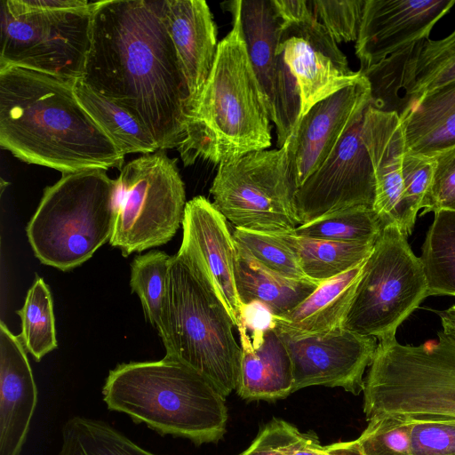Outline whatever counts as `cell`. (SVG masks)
Returning <instances> with one entry per match:
<instances>
[{
  "instance_id": "cell-1",
  "label": "cell",
  "mask_w": 455,
  "mask_h": 455,
  "mask_svg": "<svg viewBox=\"0 0 455 455\" xmlns=\"http://www.w3.org/2000/svg\"><path fill=\"white\" fill-rule=\"evenodd\" d=\"M81 80L133 116L159 149L178 148L184 140L190 94L168 31L165 0L96 2Z\"/></svg>"
},
{
  "instance_id": "cell-2",
  "label": "cell",
  "mask_w": 455,
  "mask_h": 455,
  "mask_svg": "<svg viewBox=\"0 0 455 455\" xmlns=\"http://www.w3.org/2000/svg\"><path fill=\"white\" fill-rule=\"evenodd\" d=\"M76 81L0 69V145L16 158L63 173L124 166V155L90 116Z\"/></svg>"
},
{
  "instance_id": "cell-3",
  "label": "cell",
  "mask_w": 455,
  "mask_h": 455,
  "mask_svg": "<svg viewBox=\"0 0 455 455\" xmlns=\"http://www.w3.org/2000/svg\"><path fill=\"white\" fill-rule=\"evenodd\" d=\"M228 4L232 29L219 42L178 147L186 166L197 159L220 164L271 145V120L248 56L237 3Z\"/></svg>"
},
{
  "instance_id": "cell-4",
  "label": "cell",
  "mask_w": 455,
  "mask_h": 455,
  "mask_svg": "<svg viewBox=\"0 0 455 455\" xmlns=\"http://www.w3.org/2000/svg\"><path fill=\"white\" fill-rule=\"evenodd\" d=\"M102 395L108 410L125 413L161 435L201 445L218 443L226 434L225 396L206 377L166 355L118 364L109 371Z\"/></svg>"
},
{
  "instance_id": "cell-5",
  "label": "cell",
  "mask_w": 455,
  "mask_h": 455,
  "mask_svg": "<svg viewBox=\"0 0 455 455\" xmlns=\"http://www.w3.org/2000/svg\"><path fill=\"white\" fill-rule=\"evenodd\" d=\"M159 336L166 356L206 377L226 397L235 391L241 347L227 308L178 253L172 256Z\"/></svg>"
},
{
  "instance_id": "cell-6",
  "label": "cell",
  "mask_w": 455,
  "mask_h": 455,
  "mask_svg": "<svg viewBox=\"0 0 455 455\" xmlns=\"http://www.w3.org/2000/svg\"><path fill=\"white\" fill-rule=\"evenodd\" d=\"M437 335L432 344L378 343L363 390L367 419H455V340Z\"/></svg>"
},
{
  "instance_id": "cell-7",
  "label": "cell",
  "mask_w": 455,
  "mask_h": 455,
  "mask_svg": "<svg viewBox=\"0 0 455 455\" xmlns=\"http://www.w3.org/2000/svg\"><path fill=\"white\" fill-rule=\"evenodd\" d=\"M106 171L63 173L44 188L26 228L41 263L68 271L87 261L110 240L116 182Z\"/></svg>"
},
{
  "instance_id": "cell-8",
  "label": "cell",
  "mask_w": 455,
  "mask_h": 455,
  "mask_svg": "<svg viewBox=\"0 0 455 455\" xmlns=\"http://www.w3.org/2000/svg\"><path fill=\"white\" fill-rule=\"evenodd\" d=\"M95 6L86 0H2L0 69L81 79Z\"/></svg>"
},
{
  "instance_id": "cell-9",
  "label": "cell",
  "mask_w": 455,
  "mask_h": 455,
  "mask_svg": "<svg viewBox=\"0 0 455 455\" xmlns=\"http://www.w3.org/2000/svg\"><path fill=\"white\" fill-rule=\"evenodd\" d=\"M297 190L288 139L278 149L252 151L220 164L210 193L214 206L235 228L278 235L300 225Z\"/></svg>"
},
{
  "instance_id": "cell-10",
  "label": "cell",
  "mask_w": 455,
  "mask_h": 455,
  "mask_svg": "<svg viewBox=\"0 0 455 455\" xmlns=\"http://www.w3.org/2000/svg\"><path fill=\"white\" fill-rule=\"evenodd\" d=\"M177 159L158 149L120 170L115 189L110 244L124 257L168 243L182 225L185 185Z\"/></svg>"
},
{
  "instance_id": "cell-11",
  "label": "cell",
  "mask_w": 455,
  "mask_h": 455,
  "mask_svg": "<svg viewBox=\"0 0 455 455\" xmlns=\"http://www.w3.org/2000/svg\"><path fill=\"white\" fill-rule=\"evenodd\" d=\"M396 225L386 226L367 258L343 328L379 341L395 339L400 324L427 297L419 258Z\"/></svg>"
},
{
  "instance_id": "cell-12",
  "label": "cell",
  "mask_w": 455,
  "mask_h": 455,
  "mask_svg": "<svg viewBox=\"0 0 455 455\" xmlns=\"http://www.w3.org/2000/svg\"><path fill=\"white\" fill-rule=\"evenodd\" d=\"M273 2L281 20L277 52L283 53L297 80L299 120L315 104L355 84L363 74L350 69L346 55L315 17L308 1Z\"/></svg>"
},
{
  "instance_id": "cell-13",
  "label": "cell",
  "mask_w": 455,
  "mask_h": 455,
  "mask_svg": "<svg viewBox=\"0 0 455 455\" xmlns=\"http://www.w3.org/2000/svg\"><path fill=\"white\" fill-rule=\"evenodd\" d=\"M248 56L274 122L278 148L291 137L301 101L297 80L277 52L281 20L273 0H236Z\"/></svg>"
},
{
  "instance_id": "cell-14",
  "label": "cell",
  "mask_w": 455,
  "mask_h": 455,
  "mask_svg": "<svg viewBox=\"0 0 455 455\" xmlns=\"http://www.w3.org/2000/svg\"><path fill=\"white\" fill-rule=\"evenodd\" d=\"M363 116L355 120L330 156L298 188L295 206L300 224L353 207L373 208L375 179L362 138Z\"/></svg>"
},
{
  "instance_id": "cell-15",
  "label": "cell",
  "mask_w": 455,
  "mask_h": 455,
  "mask_svg": "<svg viewBox=\"0 0 455 455\" xmlns=\"http://www.w3.org/2000/svg\"><path fill=\"white\" fill-rule=\"evenodd\" d=\"M280 334L292 366V393L312 386L341 387L355 395L363 390L377 339L343 327L307 335Z\"/></svg>"
},
{
  "instance_id": "cell-16",
  "label": "cell",
  "mask_w": 455,
  "mask_h": 455,
  "mask_svg": "<svg viewBox=\"0 0 455 455\" xmlns=\"http://www.w3.org/2000/svg\"><path fill=\"white\" fill-rule=\"evenodd\" d=\"M178 251L221 300L237 327L243 308L235 286V245L226 218L204 196L187 202Z\"/></svg>"
},
{
  "instance_id": "cell-17",
  "label": "cell",
  "mask_w": 455,
  "mask_h": 455,
  "mask_svg": "<svg viewBox=\"0 0 455 455\" xmlns=\"http://www.w3.org/2000/svg\"><path fill=\"white\" fill-rule=\"evenodd\" d=\"M455 0H365L355 41L360 72L429 38Z\"/></svg>"
},
{
  "instance_id": "cell-18",
  "label": "cell",
  "mask_w": 455,
  "mask_h": 455,
  "mask_svg": "<svg viewBox=\"0 0 455 455\" xmlns=\"http://www.w3.org/2000/svg\"><path fill=\"white\" fill-rule=\"evenodd\" d=\"M371 104L363 75L353 84L315 104L289 138L298 188L330 156L343 135Z\"/></svg>"
},
{
  "instance_id": "cell-19",
  "label": "cell",
  "mask_w": 455,
  "mask_h": 455,
  "mask_svg": "<svg viewBox=\"0 0 455 455\" xmlns=\"http://www.w3.org/2000/svg\"><path fill=\"white\" fill-rule=\"evenodd\" d=\"M362 138L374 172L373 210L384 228L396 225L409 236L415 222L409 216L403 198V160L406 148L399 115L369 106L363 116Z\"/></svg>"
},
{
  "instance_id": "cell-20",
  "label": "cell",
  "mask_w": 455,
  "mask_h": 455,
  "mask_svg": "<svg viewBox=\"0 0 455 455\" xmlns=\"http://www.w3.org/2000/svg\"><path fill=\"white\" fill-rule=\"evenodd\" d=\"M37 403V390L20 339L0 323V455H19Z\"/></svg>"
},
{
  "instance_id": "cell-21",
  "label": "cell",
  "mask_w": 455,
  "mask_h": 455,
  "mask_svg": "<svg viewBox=\"0 0 455 455\" xmlns=\"http://www.w3.org/2000/svg\"><path fill=\"white\" fill-rule=\"evenodd\" d=\"M165 16L188 82L191 110L215 60L217 27L204 0H165Z\"/></svg>"
},
{
  "instance_id": "cell-22",
  "label": "cell",
  "mask_w": 455,
  "mask_h": 455,
  "mask_svg": "<svg viewBox=\"0 0 455 455\" xmlns=\"http://www.w3.org/2000/svg\"><path fill=\"white\" fill-rule=\"evenodd\" d=\"M241 357L236 394L245 401L275 402L292 393V366L287 347L272 328L253 346L246 331L238 327Z\"/></svg>"
},
{
  "instance_id": "cell-23",
  "label": "cell",
  "mask_w": 455,
  "mask_h": 455,
  "mask_svg": "<svg viewBox=\"0 0 455 455\" xmlns=\"http://www.w3.org/2000/svg\"><path fill=\"white\" fill-rule=\"evenodd\" d=\"M366 259L357 267L322 283L292 310L274 316L275 329L289 335H307L343 327Z\"/></svg>"
},
{
  "instance_id": "cell-24",
  "label": "cell",
  "mask_w": 455,
  "mask_h": 455,
  "mask_svg": "<svg viewBox=\"0 0 455 455\" xmlns=\"http://www.w3.org/2000/svg\"><path fill=\"white\" fill-rule=\"evenodd\" d=\"M406 152L434 158L455 145V83L408 104L400 115Z\"/></svg>"
},
{
  "instance_id": "cell-25",
  "label": "cell",
  "mask_w": 455,
  "mask_h": 455,
  "mask_svg": "<svg viewBox=\"0 0 455 455\" xmlns=\"http://www.w3.org/2000/svg\"><path fill=\"white\" fill-rule=\"evenodd\" d=\"M235 278L243 306L252 302L260 303L274 316L292 310L322 283L310 279L289 278L275 273L236 245Z\"/></svg>"
},
{
  "instance_id": "cell-26",
  "label": "cell",
  "mask_w": 455,
  "mask_h": 455,
  "mask_svg": "<svg viewBox=\"0 0 455 455\" xmlns=\"http://www.w3.org/2000/svg\"><path fill=\"white\" fill-rule=\"evenodd\" d=\"M454 83L455 28L442 39L427 38L411 46L403 70V110L419 97Z\"/></svg>"
},
{
  "instance_id": "cell-27",
  "label": "cell",
  "mask_w": 455,
  "mask_h": 455,
  "mask_svg": "<svg viewBox=\"0 0 455 455\" xmlns=\"http://www.w3.org/2000/svg\"><path fill=\"white\" fill-rule=\"evenodd\" d=\"M278 235L294 251L306 277L319 283L357 267L370 256L374 246L307 238L292 232Z\"/></svg>"
},
{
  "instance_id": "cell-28",
  "label": "cell",
  "mask_w": 455,
  "mask_h": 455,
  "mask_svg": "<svg viewBox=\"0 0 455 455\" xmlns=\"http://www.w3.org/2000/svg\"><path fill=\"white\" fill-rule=\"evenodd\" d=\"M74 91L83 108L119 150L126 154H149L158 147L148 132L130 114L98 95L78 79Z\"/></svg>"
},
{
  "instance_id": "cell-29",
  "label": "cell",
  "mask_w": 455,
  "mask_h": 455,
  "mask_svg": "<svg viewBox=\"0 0 455 455\" xmlns=\"http://www.w3.org/2000/svg\"><path fill=\"white\" fill-rule=\"evenodd\" d=\"M434 213L419 257L427 296L455 297V211L441 210Z\"/></svg>"
},
{
  "instance_id": "cell-30",
  "label": "cell",
  "mask_w": 455,
  "mask_h": 455,
  "mask_svg": "<svg viewBox=\"0 0 455 455\" xmlns=\"http://www.w3.org/2000/svg\"><path fill=\"white\" fill-rule=\"evenodd\" d=\"M59 455H156L140 447L108 423L73 417L62 427Z\"/></svg>"
},
{
  "instance_id": "cell-31",
  "label": "cell",
  "mask_w": 455,
  "mask_h": 455,
  "mask_svg": "<svg viewBox=\"0 0 455 455\" xmlns=\"http://www.w3.org/2000/svg\"><path fill=\"white\" fill-rule=\"evenodd\" d=\"M383 228L373 208L357 206L300 224L292 233L334 242L375 243Z\"/></svg>"
},
{
  "instance_id": "cell-32",
  "label": "cell",
  "mask_w": 455,
  "mask_h": 455,
  "mask_svg": "<svg viewBox=\"0 0 455 455\" xmlns=\"http://www.w3.org/2000/svg\"><path fill=\"white\" fill-rule=\"evenodd\" d=\"M17 314L21 320L18 337L24 348L39 362L58 346L52 299L43 278L35 280Z\"/></svg>"
},
{
  "instance_id": "cell-33",
  "label": "cell",
  "mask_w": 455,
  "mask_h": 455,
  "mask_svg": "<svg viewBox=\"0 0 455 455\" xmlns=\"http://www.w3.org/2000/svg\"><path fill=\"white\" fill-rule=\"evenodd\" d=\"M172 256L152 250L136 256L131 264L130 285L139 296L145 316L159 334Z\"/></svg>"
},
{
  "instance_id": "cell-34",
  "label": "cell",
  "mask_w": 455,
  "mask_h": 455,
  "mask_svg": "<svg viewBox=\"0 0 455 455\" xmlns=\"http://www.w3.org/2000/svg\"><path fill=\"white\" fill-rule=\"evenodd\" d=\"M232 236L236 246L267 269L289 278L308 279L294 251L279 235L235 228Z\"/></svg>"
},
{
  "instance_id": "cell-35",
  "label": "cell",
  "mask_w": 455,
  "mask_h": 455,
  "mask_svg": "<svg viewBox=\"0 0 455 455\" xmlns=\"http://www.w3.org/2000/svg\"><path fill=\"white\" fill-rule=\"evenodd\" d=\"M411 427L407 419L372 417L355 441L363 455H411Z\"/></svg>"
},
{
  "instance_id": "cell-36",
  "label": "cell",
  "mask_w": 455,
  "mask_h": 455,
  "mask_svg": "<svg viewBox=\"0 0 455 455\" xmlns=\"http://www.w3.org/2000/svg\"><path fill=\"white\" fill-rule=\"evenodd\" d=\"M308 4L337 44L356 41L365 0H311Z\"/></svg>"
},
{
  "instance_id": "cell-37",
  "label": "cell",
  "mask_w": 455,
  "mask_h": 455,
  "mask_svg": "<svg viewBox=\"0 0 455 455\" xmlns=\"http://www.w3.org/2000/svg\"><path fill=\"white\" fill-rule=\"evenodd\" d=\"M255 438L275 455H319L323 447L315 433H302L277 418L262 426Z\"/></svg>"
},
{
  "instance_id": "cell-38",
  "label": "cell",
  "mask_w": 455,
  "mask_h": 455,
  "mask_svg": "<svg viewBox=\"0 0 455 455\" xmlns=\"http://www.w3.org/2000/svg\"><path fill=\"white\" fill-rule=\"evenodd\" d=\"M435 170L421 215L441 210L455 211V145L434 157Z\"/></svg>"
},
{
  "instance_id": "cell-39",
  "label": "cell",
  "mask_w": 455,
  "mask_h": 455,
  "mask_svg": "<svg viewBox=\"0 0 455 455\" xmlns=\"http://www.w3.org/2000/svg\"><path fill=\"white\" fill-rule=\"evenodd\" d=\"M411 423V455H455V419Z\"/></svg>"
},
{
  "instance_id": "cell-40",
  "label": "cell",
  "mask_w": 455,
  "mask_h": 455,
  "mask_svg": "<svg viewBox=\"0 0 455 455\" xmlns=\"http://www.w3.org/2000/svg\"><path fill=\"white\" fill-rule=\"evenodd\" d=\"M435 159L405 152L403 160V198L411 220L415 222L419 210L430 188Z\"/></svg>"
},
{
  "instance_id": "cell-41",
  "label": "cell",
  "mask_w": 455,
  "mask_h": 455,
  "mask_svg": "<svg viewBox=\"0 0 455 455\" xmlns=\"http://www.w3.org/2000/svg\"><path fill=\"white\" fill-rule=\"evenodd\" d=\"M243 328L253 346L262 341L267 331L275 328L273 314L262 304L252 302L243 305L237 327Z\"/></svg>"
},
{
  "instance_id": "cell-42",
  "label": "cell",
  "mask_w": 455,
  "mask_h": 455,
  "mask_svg": "<svg viewBox=\"0 0 455 455\" xmlns=\"http://www.w3.org/2000/svg\"><path fill=\"white\" fill-rule=\"evenodd\" d=\"M323 450L329 455H363L355 440L334 443L323 446Z\"/></svg>"
},
{
  "instance_id": "cell-43",
  "label": "cell",
  "mask_w": 455,
  "mask_h": 455,
  "mask_svg": "<svg viewBox=\"0 0 455 455\" xmlns=\"http://www.w3.org/2000/svg\"><path fill=\"white\" fill-rule=\"evenodd\" d=\"M440 317L443 332L455 340V305L442 311H435Z\"/></svg>"
},
{
  "instance_id": "cell-44",
  "label": "cell",
  "mask_w": 455,
  "mask_h": 455,
  "mask_svg": "<svg viewBox=\"0 0 455 455\" xmlns=\"http://www.w3.org/2000/svg\"><path fill=\"white\" fill-rule=\"evenodd\" d=\"M237 455H275L265 445L259 442L256 438L253 439L251 443L246 450Z\"/></svg>"
},
{
  "instance_id": "cell-45",
  "label": "cell",
  "mask_w": 455,
  "mask_h": 455,
  "mask_svg": "<svg viewBox=\"0 0 455 455\" xmlns=\"http://www.w3.org/2000/svg\"><path fill=\"white\" fill-rule=\"evenodd\" d=\"M319 455H329L327 452L324 451L323 450V446L322 447V449L320 450L319 451Z\"/></svg>"
}]
</instances>
